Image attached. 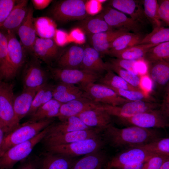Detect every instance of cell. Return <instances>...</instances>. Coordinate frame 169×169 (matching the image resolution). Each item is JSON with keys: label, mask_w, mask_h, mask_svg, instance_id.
I'll list each match as a JSON object with an SVG mask.
<instances>
[{"label": "cell", "mask_w": 169, "mask_h": 169, "mask_svg": "<svg viewBox=\"0 0 169 169\" xmlns=\"http://www.w3.org/2000/svg\"><path fill=\"white\" fill-rule=\"evenodd\" d=\"M144 37L142 33L131 32L121 35L111 43L108 54L139 44Z\"/></svg>", "instance_id": "e575fe53"}, {"label": "cell", "mask_w": 169, "mask_h": 169, "mask_svg": "<svg viewBox=\"0 0 169 169\" xmlns=\"http://www.w3.org/2000/svg\"><path fill=\"white\" fill-rule=\"evenodd\" d=\"M149 74L156 87L163 91L169 83V60L160 61L151 64Z\"/></svg>", "instance_id": "4dcf8cb0"}, {"label": "cell", "mask_w": 169, "mask_h": 169, "mask_svg": "<svg viewBox=\"0 0 169 169\" xmlns=\"http://www.w3.org/2000/svg\"><path fill=\"white\" fill-rule=\"evenodd\" d=\"M54 118L38 121L28 120L20 125L5 137L0 146V156L12 147L29 140L54 122Z\"/></svg>", "instance_id": "3957f363"}, {"label": "cell", "mask_w": 169, "mask_h": 169, "mask_svg": "<svg viewBox=\"0 0 169 169\" xmlns=\"http://www.w3.org/2000/svg\"><path fill=\"white\" fill-rule=\"evenodd\" d=\"M33 23L36 34L39 38H53L56 29L52 18L46 16L34 18Z\"/></svg>", "instance_id": "d590c367"}, {"label": "cell", "mask_w": 169, "mask_h": 169, "mask_svg": "<svg viewBox=\"0 0 169 169\" xmlns=\"http://www.w3.org/2000/svg\"><path fill=\"white\" fill-rule=\"evenodd\" d=\"M158 3L159 18L161 21L169 26V1L168 0H160L158 2Z\"/></svg>", "instance_id": "681fc988"}, {"label": "cell", "mask_w": 169, "mask_h": 169, "mask_svg": "<svg viewBox=\"0 0 169 169\" xmlns=\"http://www.w3.org/2000/svg\"><path fill=\"white\" fill-rule=\"evenodd\" d=\"M109 5L116 9L126 13L133 19L142 24L146 20L143 7L140 2L134 0H112L109 1Z\"/></svg>", "instance_id": "cb8c5ba5"}, {"label": "cell", "mask_w": 169, "mask_h": 169, "mask_svg": "<svg viewBox=\"0 0 169 169\" xmlns=\"http://www.w3.org/2000/svg\"><path fill=\"white\" fill-rule=\"evenodd\" d=\"M122 124L146 129L165 128L169 122L159 109L142 113L129 117L117 118Z\"/></svg>", "instance_id": "30bf717a"}, {"label": "cell", "mask_w": 169, "mask_h": 169, "mask_svg": "<svg viewBox=\"0 0 169 169\" xmlns=\"http://www.w3.org/2000/svg\"><path fill=\"white\" fill-rule=\"evenodd\" d=\"M101 15L107 24L113 28L123 29L136 33H141L142 24L115 9L107 7Z\"/></svg>", "instance_id": "4fadbf2b"}, {"label": "cell", "mask_w": 169, "mask_h": 169, "mask_svg": "<svg viewBox=\"0 0 169 169\" xmlns=\"http://www.w3.org/2000/svg\"><path fill=\"white\" fill-rule=\"evenodd\" d=\"M49 126L32 139L18 144L6 151L0 156V169H11L18 162L27 158L35 146L46 136Z\"/></svg>", "instance_id": "277c9868"}, {"label": "cell", "mask_w": 169, "mask_h": 169, "mask_svg": "<svg viewBox=\"0 0 169 169\" xmlns=\"http://www.w3.org/2000/svg\"><path fill=\"white\" fill-rule=\"evenodd\" d=\"M160 169H169V158L164 163Z\"/></svg>", "instance_id": "680465c9"}, {"label": "cell", "mask_w": 169, "mask_h": 169, "mask_svg": "<svg viewBox=\"0 0 169 169\" xmlns=\"http://www.w3.org/2000/svg\"><path fill=\"white\" fill-rule=\"evenodd\" d=\"M169 42V28L162 26L156 27L145 36L140 44H159Z\"/></svg>", "instance_id": "ab89813d"}, {"label": "cell", "mask_w": 169, "mask_h": 169, "mask_svg": "<svg viewBox=\"0 0 169 169\" xmlns=\"http://www.w3.org/2000/svg\"><path fill=\"white\" fill-rule=\"evenodd\" d=\"M17 75L9 58L6 31L0 32V79L7 82L13 79Z\"/></svg>", "instance_id": "7402d4cb"}, {"label": "cell", "mask_w": 169, "mask_h": 169, "mask_svg": "<svg viewBox=\"0 0 169 169\" xmlns=\"http://www.w3.org/2000/svg\"><path fill=\"white\" fill-rule=\"evenodd\" d=\"M28 0L17 1L11 12L0 26L1 30L13 32L15 33L22 23L27 14Z\"/></svg>", "instance_id": "d4e9b609"}, {"label": "cell", "mask_w": 169, "mask_h": 169, "mask_svg": "<svg viewBox=\"0 0 169 169\" xmlns=\"http://www.w3.org/2000/svg\"><path fill=\"white\" fill-rule=\"evenodd\" d=\"M169 1V0H168Z\"/></svg>", "instance_id": "6125c7cd"}, {"label": "cell", "mask_w": 169, "mask_h": 169, "mask_svg": "<svg viewBox=\"0 0 169 169\" xmlns=\"http://www.w3.org/2000/svg\"><path fill=\"white\" fill-rule=\"evenodd\" d=\"M53 98L62 103L82 98L89 99L80 87L62 82L53 85Z\"/></svg>", "instance_id": "ffe728a7"}, {"label": "cell", "mask_w": 169, "mask_h": 169, "mask_svg": "<svg viewBox=\"0 0 169 169\" xmlns=\"http://www.w3.org/2000/svg\"><path fill=\"white\" fill-rule=\"evenodd\" d=\"M140 87L143 91L148 93L152 88V82L150 77L146 74L141 77Z\"/></svg>", "instance_id": "816d5d0a"}, {"label": "cell", "mask_w": 169, "mask_h": 169, "mask_svg": "<svg viewBox=\"0 0 169 169\" xmlns=\"http://www.w3.org/2000/svg\"><path fill=\"white\" fill-rule=\"evenodd\" d=\"M6 136L5 132L3 130L0 129V146L2 145Z\"/></svg>", "instance_id": "6f0895ef"}, {"label": "cell", "mask_w": 169, "mask_h": 169, "mask_svg": "<svg viewBox=\"0 0 169 169\" xmlns=\"http://www.w3.org/2000/svg\"><path fill=\"white\" fill-rule=\"evenodd\" d=\"M154 153L161 154L169 157V138H159L142 146Z\"/></svg>", "instance_id": "ee69618b"}, {"label": "cell", "mask_w": 169, "mask_h": 169, "mask_svg": "<svg viewBox=\"0 0 169 169\" xmlns=\"http://www.w3.org/2000/svg\"><path fill=\"white\" fill-rule=\"evenodd\" d=\"M143 4L146 17L152 24L153 28L162 26L158 14V2L156 0H144Z\"/></svg>", "instance_id": "60d3db41"}, {"label": "cell", "mask_w": 169, "mask_h": 169, "mask_svg": "<svg viewBox=\"0 0 169 169\" xmlns=\"http://www.w3.org/2000/svg\"><path fill=\"white\" fill-rule=\"evenodd\" d=\"M82 122L88 127L103 131L112 124V116L102 107L85 110L78 115Z\"/></svg>", "instance_id": "2e32d148"}, {"label": "cell", "mask_w": 169, "mask_h": 169, "mask_svg": "<svg viewBox=\"0 0 169 169\" xmlns=\"http://www.w3.org/2000/svg\"><path fill=\"white\" fill-rule=\"evenodd\" d=\"M17 1L16 0H0V26L10 14Z\"/></svg>", "instance_id": "bcb514c9"}, {"label": "cell", "mask_w": 169, "mask_h": 169, "mask_svg": "<svg viewBox=\"0 0 169 169\" xmlns=\"http://www.w3.org/2000/svg\"><path fill=\"white\" fill-rule=\"evenodd\" d=\"M85 1L64 0L57 2L50 11L52 19L59 23L82 20L88 17Z\"/></svg>", "instance_id": "5b68a950"}, {"label": "cell", "mask_w": 169, "mask_h": 169, "mask_svg": "<svg viewBox=\"0 0 169 169\" xmlns=\"http://www.w3.org/2000/svg\"><path fill=\"white\" fill-rule=\"evenodd\" d=\"M41 87L23 89L20 94L15 97L14 108L15 113L20 120L27 115L30 110L34 99Z\"/></svg>", "instance_id": "f1b7e54d"}, {"label": "cell", "mask_w": 169, "mask_h": 169, "mask_svg": "<svg viewBox=\"0 0 169 169\" xmlns=\"http://www.w3.org/2000/svg\"><path fill=\"white\" fill-rule=\"evenodd\" d=\"M98 81L99 84L110 88L131 90H143L131 85L110 69L107 70L105 75L101 77Z\"/></svg>", "instance_id": "8d00e7d4"}, {"label": "cell", "mask_w": 169, "mask_h": 169, "mask_svg": "<svg viewBox=\"0 0 169 169\" xmlns=\"http://www.w3.org/2000/svg\"><path fill=\"white\" fill-rule=\"evenodd\" d=\"M84 54V49L77 45L69 47L56 59L57 68L63 69H80Z\"/></svg>", "instance_id": "ac0fdd59"}, {"label": "cell", "mask_w": 169, "mask_h": 169, "mask_svg": "<svg viewBox=\"0 0 169 169\" xmlns=\"http://www.w3.org/2000/svg\"><path fill=\"white\" fill-rule=\"evenodd\" d=\"M146 162L125 165L113 169H143Z\"/></svg>", "instance_id": "9f6ffc18"}, {"label": "cell", "mask_w": 169, "mask_h": 169, "mask_svg": "<svg viewBox=\"0 0 169 169\" xmlns=\"http://www.w3.org/2000/svg\"><path fill=\"white\" fill-rule=\"evenodd\" d=\"M101 104L87 98H82L63 103L57 117L60 121L71 116H77L87 110L98 107Z\"/></svg>", "instance_id": "d6986e66"}, {"label": "cell", "mask_w": 169, "mask_h": 169, "mask_svg": "<svg viewBox=\"0 0 169 169\" xmlns=\"http://www.w3.org/2000/svg\"><path fill=\"white\" fill-rule=\"evenodd\" d=\"M51 0H32L33 6L36 9L42 10L46 8L52 1Z\"/></svg>", "instance_id": "f5cc1de1"}, {"label": "cell", "mask_w": 169, "mask_h": 169, "mask_svg": "<svg viewBox=\"0 0 169 169\" xmlns=\"http://www.w3.org/2000/svg\"><path fill=\"white\" fill-rule=\"evenodd\" d=\"M163 91L162 100L159 109L169 122V83L164 88Z\"/></svg>", "instance_id": "c3c4849f"}, {"label": "cell", "mask_w": 169, "mask_h": 169, "mask_svg": "<svg viewBox=\"0 0 169 169\" xmlns=\"http://www.w3.org/2000/svg\"><path fill=\"white\" fill-rule=\"evenodd\" d=\"M109 160L106 153L100 150L77 160L72 169H102L105 167Z\"/></svg>", "instance_id": "f546056e"}, {"label": "cell", "mask_w": 169, "mask_h": 169, "mask_svg": "<svg viewBox=\"0 0 169 169\" xmlns=\"http://www.w3.org/2000/svg\"><path fill=\"white\" fill-rule=\"evenodd\" d=\"M80 87L90 99L97 103L118 106L131 101L119 96L112 89L101 84L91 83Z\"/></svg>", "instance_id": "9c48e42d"}, {"label": "cell", "mask_w": 169, "mask_h": 169, "mask_svg": "<svg viewBox=\"0 0 169 169\" xmlns=\"http://www.w3.org/2000/svg\"><path fill=\"white\" fill-rule=\"evenodd\" d=\"M107 63L109 69L115 72L131 85L141 89L140 85L141 76L135 74L110 62Z\"/></svg>", "instance_id": "7bdbcfd3"}, {"label": "cell", "mask_w": 169, "mask_h": 169, "mask_svg": "<svg viewBox=\"0 0 169 169\" xmlns=\"http://www.w3.org/2000/svg\"><path fill=\"white\" fill-rule=\"evenodd\" d=\"M157 45L153 44H139L120 51L110 52L108 54L116 58L139 60L144 59L148 51Z\"/></svg>", "instance_id": "1f68e13d"}, {"label": "cell", "mask_w": 169, "mask_h": 169, "mask_svg": "<svg viewBox=\"0 0 169 169\" xmlns=\"http://www.w3.org/2000/svg\"><path fill=\"white\" fill-rule=\"evenodd\" d=\"M129 32L123 29H113L88 36L93 48L100 54H108L111 43L120 36Z\"/></svg>", "instance_id": "4316f807"}, {"label": "cell", "mask_w": 169, "mask_h": 169, "mask_svg": "<svg viewBox=\"0 0 169 169\" xmlns=\"http://www.w3.org/2000/svg\"><path fill=\"white\" fill-rule=\"evenodd\" d=\"M8 38V54L15 72L17 75L24 64L26 59V50L17 38L15 33L6 31Z\"/></svg>", "instance_id": "603a6c76"}, {"label": "cell", "mask_w": 169, "mask_h": 169, "mask_svg": "<svg viewBox=\"0 0 169 169\" xmlns=\"http://www.w3.org/2000/svg\"><path fill=\"white\" fill-rule=\"evenodd\" d=\"M80 69L101 75L109 69L107 63H105L100 53L94 48L86 47Z\"/></svg>", "instance_id": "484cf974"}, {"label": "cell", "mask_w": 169, "mask_h": 169, "mask_svg": "<svg viewBox=\"0 0 169 169\" xmlns=\"http://www.w3.org/2000/svg\"><path fill=\"white\" fill-rule=\"evenodd\" d=\"M13 84L8 82H0V129L6 136L20 124L14 108L15 96Z\"/></svg>", "instance_id": "7a4b0ae2"}, {"label": "cell", "mask_w": 169, "mask_h": 169, "mask_svg": "<svg viewBox=\"0 0 169 169\" xmlns=\"http://www.w3.org/2000/svg\"><path fill=\"white\" fill-rule=\"evenodd\" d=\"M91 128L84 124L78 117L71 116L59 122H53L49 126L48 131L45 136Z\"/></svg>", "instance_id": "83f0119b"}, {"label": "cell", "mask_w": 169, "mask_h": 169, "mask_svg": "<svg viewBox=\"0 0 169 169\" xmlns=\"http://www.w3.org/2000/svg\"><path fill=\"white\" fill-rule=\"evenodd\" d=\"M51 77L50 73L42 67L38 59L33 56L26 64L23 72V89L41 87L47 83Z\"/></svg>", "instance_id": "8fae6325"}, {"label": "cell", "mask_w": 169, "mask_h": 169, "mask_svg": "<svg viewBox=\"0 0 169 169\" xmlns=\"http://www.w3.org/2000/svg\"><path fill=\"white\" fill-rule=\"evenodd\" d=\"M32 52L34 56L50 65L51 62L58 58V46L53 38L37 37L33 46Z\"/></svg>", "instance_id": "e0dca14e"}, {"label": "cell", "mask_w": 169, "mask_h": 169, "mask_svg": "<svg viewBox=\"0 0 169 169\" xmlns=\"http://www.w3.org/2000/svg\"><path fill=\"white\" fill-rule=\"evenodd\" d=\"M10 169L4 168V169Z\"/></svg>", "instance_id": "91938a15"}, {"label": "cell", "mask_w": 169, "mask_h": 169, "mask_svg": "<svg viewBox=\"0 0 169 169\" xmlns=\"http://www.w3.org/2000/svg\"><path fill=\"white\" fill-rule=\"evenodd\" d=\"M136 68L139 75L142 76L146 75L147 71V68L144 62L141 60H137Z\"/></svg>", "instance_id": "11a10c76"}, {"label": "cell", "mask_w": 169, "mask_h": 169, "mask_svg": "<svg viewBox=\"0 0 169 169\" xmlns=\"http://www.w3.org/2000/svg\"><path fill=\"white\" fill-rule=\"evenodd\" d=\"M63 104L53 98L30 116L28 120L38 121L57 117Z\"/></svg>", "instance_id": "d6a6232c"}, {"label": "cell", "mask_w": 169, "mask_h": 169, "mask_svg": "<svg viewBox=\"0 0 169 169\" xmlns=\"http://www.w3.org/2000/svg\"><path fill=\"white\" fill-rule=\"evenodd\" d=\"M38 169H72L78 160L45 150L36 156Z\"/></svg>", "instance_id": "9a60e30c"}, {"label": "cell", "mask_w": 169, "mask_h": 169, "mask_svg": "<svg viewBox=\"0 0 169 169\" xmlns=\"http://www.w3.org/2000/svg\"><path fill=\"white\" fill-rule=\"evenodd\" d=\"M53 39L58 46L59 45H62L65 42V34L61 31L56 30Z\"/></svg>", "instance_id": "db71d44e"}, {"label": "cell", "mask_w": 169, "mask_h": 169, "mask_svg": "<svg viewBox=\"0 0 169 169\" xmlns=\"http://www.w3.org/2000/svg\"><path fill=\"white\" fill-rule=\"evenodd\" d=\"M102 130L91 128L74 131L49 136H45L41 141L44 147L66 144L100 136Z\"/></svg>", "instance_id": "5bb4252c"}, {"label": "cell", "mask_w": 169, "mask_h": 169, "mask_svg": "<svg viewBox=\"0 0 169 169\" xmlns=\"http://www.w3.org/2000/svg\"><path fill=\"white\" fill-rule=\"evenodd\" d=\"M169 158L166 156L154 153L145 162L143 169H160L164 163Z\"/></svg>", "instance_id": "f6af8a7d"}, {"label": "cell", "mask_w": 169, "mask_h": 169, "mask_svg": "<svg viewBox=\"0 0 169 169\" xmlns=\"http://www.w3.org/2000/svg\"><path fill=\"white\" fill-rule=\"evenodd\" d=\"M33 13V8H28L26 16L17 32L24 49L31 52L37 37L34 25Z\"/></svg>", "instance_id": "44dd1931"}, {"label": "cell", "mask_w": 169, "mask_h": 169, "mask_svg": "<svg viewBox=\"0 0 169 169\" xmlns=\"http://www.w3.org/2000/svg\"><path fill=\"white\" fill-rule=\"evenodd\" d=\"M144 59L150 64L169 60V42L159 44L151 48L146 53Z\"/></svg>", "instance_id": "f35d334b"}, {"label": "cell", "mask_w": 169, "mask_h": 169, "mask_svg": "<svg viewBox=\"0 0 169 169\" xmlns=\"http://www.w3.org/2000/svg\"><path fill=\"white\" fill-rule=\"evenodd\" d=\"M79 26L88 36L113 30L101 16H88L81 20Z\"/></svg>", "instance_id": "836d02e7"}, {"label": "cell", "mask_w": 169, "mask_h": 169, "mask_svg": "<svg viewBox=\"0 0 169 169\" xmlns=\"http://www.w3.org/2000/svg\"><path fill=\"white\" fill-rule=\"evenodd\" d=\"M119 96L131 101L141 100L155 102V100L143 90H131L110 88Z\"/></svg>", "instance_id": "b9f144b4"}, {"label": "cell", "mask_w": 169, "mask_h": 169, "mask_svg": "<svg viewBox=\"0 0 169 169\" xmlns=\"http://www.w3.org/2000/svg\"><path fill=\"white\" fill-rule=\"evenodd\" d=\"M154 154L142 146L128 148L109 160L104 169H113L125 165L145 162Z\"/></svg>", "instance_id": "7c38bea8"}, {"label": "cell", "mask_w": 169, "mask_h": 169, "mask_svg": "<svg viewBox=\"0 0 169 169\" xmlns=\"http://www.w3.org/2000/svg\"><path fill=\"white\" fill-rule=\"evenodd\" d=\"M137 60H129L118 58L110 59V62L137 75L139 74L136 68Z\"/></svg>", "instance_id": "7dc6e473"}, {"label": "cell", "mask_w": 169, "mask_h": 169, "mask_svg": "<svg viewBox=\"0 0 169 169\" xmlns=\"http://www.w3.org/2000/svg\"><path fill=\"white\" fill-rule=\"evenodd\" d=\"M105 143L115 148H128L142 146L160 138L156 129L131 126L119 128L112 124L102 131Z\"/></svg>", "instance_id": "6da1fadb"}, {"label": "cell", "mask_w": 169, "mask_h": 169, "mask_svg": "<svg viewBox=\"0 0 169 169\" xmlns=\"http://www.w3.org/2000/svg\"><path fill=\"white\" fill-rule=\"evenodd\" d=\"M17 169H38V163L36 156L28 157L21 161Z\"/></svg>", "instance_id": "f907efd6"}, {"label": "cell", "mask_w": 169, "mask_h": 169, "mask_svg": "<svg viewBox=\"0 0 169 169\" xmlns=\"http://www.w3.org/2000/svg\"><path fill=\"white\" fill-rule=\"evenodd\" d=\"M168 127H169V125H168Z\"/></svg>", "instance_id": "94428289"}, {"label": "cell", "mask_w": 169, "mask_h": 169, "mask_svg": "<svg viewBox=\"0 0 169 169\" xmlns=\"http://www.w3.org/2000/svg\"><path fill=\"white\" fill-rule=\"evenodd\" d=\"M51 76L59 82L85 86L98 81L100 75L81 69H63L48 66Z\"/></svg>", "instance_id": "52a82bcc"}, {"label": "cell", "mask_w": 169, "mask_h": 169, "mask_svg": "<svg viewBox=\"0 0 169 169\" xmlns=\"http://www.w3.org/2000/svg\"><path fill=\"white\" fill-rule=\"evenodd\" d=\"M102 107L112 116L117 118H128L159 108L156 102L141 100L130 101L118 106L101 104Z\"/></svg>", "instance_id": "ba28073f"}, {"label": "cell", "mask_w": 169, "mask_h": 169, "mask_svg": "<svg viewBox=\"0 0 169 169\" xmlns=\"http://www.w3.org/2000/svg\"><path fill=\"white\" fill-rule=\"evenodd\" d=\"M53 85L47 83L42 86L36 94L27 115H32L39 108L53 98Z\"/></svg>", "instance_id": "74e56055"}, {"label": "cell", "mask_w": 169, "mask_h": 169, "mask_svg": "<svg viewBox=\"0 0 169 169\" xmlns=\"http://www.w3.org/2000/svg\"><path fill=\"white\" fill-rule=\"evenodd\" d=\"M105 142L100 136L72 143L44 147L52 152L75 157L101 150Z\"/></svg>", "instance_id": "8992f818"}]
</instances>
